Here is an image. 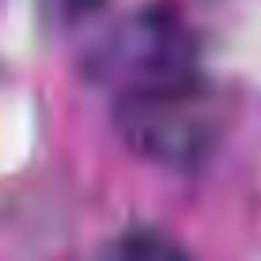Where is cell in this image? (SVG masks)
I'll use <instances>...</instances> for the list:
<instances>
[{
	"label": "cell",
	"mask_w": 261,
	"mask_h": 261,
	"mask_svg": "<svg viewBox=\"0 0 261 261\" xmlns=\"http://www.w3.org/2000/svg\"><path fill=\"white\" fill-rule=\"evenodd\" d=\"M110 114L140 159L174 170L201 167L223 133V106L204 72L110 98Z\"/></svg>",
	"instance_id": "obj_1"
},
{
	"label": "cell",
	"mask_w": 261,
	"mask_h": 261,
	"mask_svg": "<svg viewBox=\"0 0 261 261\" xmlns=\"http://www.w3.org/2000/svg\"><path fill=\"white\" fill-rule=\"evenodd\" d=\"M193 72H201L197 38L186 15L167 0L121 15L84 61V76L110 98L144 91L178 76H193Z\"/></svg>",
	"instance_id": "obj_2"
},
{
	"label": "cell",
	"mask_w": 261,
	"mask_h": 261,
	"mask_svg": "<svg viewBox=\"0 0 261 261\" xmlns=\"http://www.w3.org/2000/svg\"><path fill=\"white\" fill-rule=\"evenodd\" d=\"M98 261H193V254L170 231L151 227V223H133L106 242Z\"/></svg>",
	"instance_id": "obj_3"
},
{
	"label": "cell",
	"mask_w": 261,
	"mask_h": 261,
	"mask_svg": "<svg viewBox=\"0 0 261 261\" xmlns=\"http://www.w3.org/2000/svg\"><path fill=\"white\" fill-rule=\"evenodd\" d=\"M106 0H61V8H65V15H72V19H80V15H91L98 12Z\"/></svg>",
	"instance_id": "obj_4"
}]
</instances>
